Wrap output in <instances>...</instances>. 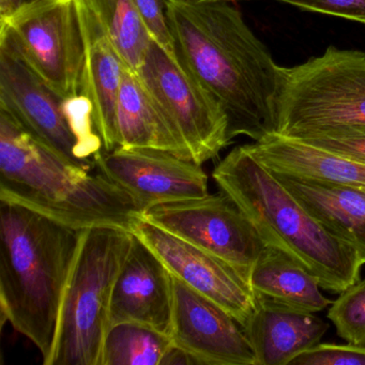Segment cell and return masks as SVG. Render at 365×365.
<instances>
[{
    "label": "cell",
    "instance_id": "9",
    "mask_svg": "<svg viewBox=\"0 0 365 365\" xmlns=\"http://www.w3.org/2000/svg\"><path fill=\"white\" fill-rule=\"evenodd\" d=\"M142 217L221 258L247 283L266 247L249 217L222 191L158 205L147 209Z\"/></svg>",
    "mask_w": 365,
    "mask_h": 365
},
{
    "label": "cell",
    "instance_id": "24",
    "mask_svg": "<svg viewBox=\"0 0 365 365\" xmlns=\"http://www.w3.org/2000/svg\"><path fill=\"white\" fill-rule=\"evenodd\" d=\"M294 138L365 163V131L363 130L313 132Z\"/></svg>",
    "mask_w": 365,
    "mask_h": 365
},
{
    "label": "cell",
    "instance_id": "5",
    "mask_svg": "<svg viewBox=\"0 0 365 365\" xmlns=\"http://www.w3.org/2000/svg\"><path fill=\"white\" fill-rule=\"evenodd\" d=\"M132 240L133 232L114 226L84 230L63 294L48 365H101L113 288Z\"/></svg>",
    "mask_w": 365,
    "mask_h": 365
},
{
    "label": "cell",
    "instance_id": "7",
    "mask_svg": "<svg viewBox=\"0 0 365 365\" xmlns=\"http://www.w3.org/2000/svg\"><path fill=\"white\" fill-rule=\"evenodd\" d=\"M0 19V40L57 96L81 95L84 46L76 0H26Z\"/></svg>",
    "mask_w": 365,
    "mask_h": 365
},
{
    "label": "cell",
    "instance_id": "26",
    "mask_svg": "<svg viewBox=\"0 0 365 365\" xmlns=\"http://www.w3.org/2000/svg\"><path fill=\"white\" fill-rule=\"evenodd\" d=\"M133 3L151 40L170 54L177 55L166 14L165 0H133Z\"/></svg>",
    "mask_w": 365,
    "mask_h": 365
},
{
    "label": "cell",
    "instance_id": "17",
    "mask_svg": "<svg viewBox=\"0 0 365 365\" xmlns=\"http://www.w3.org/2000/svg\"><path fill=\"white\" fill-rule=\"evenodd\" d=\"M245 146L275 174L356 187L365 185V163L297 138L275 133Z\"/></svg>",
    "mask_w": 365,
    "mask_h": 365
},
{
    "label": "cell",
    "instance_id": "30",
    "mask_svg": "<svg viewBox=\"0 0 365 365\" xmlns=\"http://www.w3.org/2000/svg\"><path fill=\"white\" fill-rule=\"evenodd\" d=\"M358 189L362 190V191L365 192V185H363V187H359Z\"/></svg>",
    "mask_w": 365,
    "mask_h": 365
},
{
    "label": "cell",
    "instance_id": "8",
    "mask_svg": "<svg viewBox=\"0 0 365 365\" xmlns=\"http://www.w3.org/2000/svg\"><path fill=\"white\" fill-rule=\"evenodd\" d=\"M135 73L182 136L194 162L202 165L232 143L223 108L178 55L170 54L151 40Z\"/></svg>",
    "mask_w": 365,
    "mask_h": 365
},
{
    "label": "cell",
    "instance_id": "2",
    "mask_svg": "<svg viewBox=\"0 0 365 365\" xmlns=\"http://www.w3.org/2000/svg\"><path fill=\"white\" fill-rule=\"evenodd\" d=\"M85 230L0 200L1 322L26 336L48 365L66 286Z\"/></svg>",
    "mask_w": 365,
    "mask_h": 365
},
{
    "label": "cell",
    "instance_id": "19",
    "mask_svg": "<svg viewBox=\"0 0 365 365\" xmlns=\"http://www.w3.org/2000/svg\"><path fill=\"white\" fill-rule=\"evenodd\" d=\"M273 174L318 223L354 245L365 260L364 191L351 185Z\"/></svg>",
    "mask_w": 365,
    "mask_h": 365
},
{
    "label": "cell",
    "instance_id": "10",
    "mask_svg": "<svg viewBox=\"0 0 365 365\" xmlns=\"http://www.w3.org/2000/svg\"><path fill=\"white\" fill-rule=\"evenodd\" d=\"M95 170L128 192L142 209L208 195V175L202 165L159 149L101 150Z\"/></svg>",
    "mask_w": 365,
    "mask_h": 365
},
{
    "label": "cell",
    "instance_id": "21",
    "mask_svg": "<svg viewBox=\"0 0 365 365\" xmlns=\"http://www.w3.org/2000/svg\"><path fill=\"white\" fill-rule=\"evenodd\" d=\"M172 344L168 335L149 327L115 324L106 334L101 365H160Z\"/></svg>",
    "mask_w": 365,
    "mask_h": 365
},
{
    "label": "cell",
    "instance_id": "16",
    "mask_svg": "<svg viewBox=\"0 0 365 365\" xmlns=\"http://www.w3.org/2000/svg\"><path fill=\"white\" fill-rule=\"evenodd\" d=\"M256 309L243 330L256 365H290L297 356L320 343L328 322L315 315L255 297Z\"/></svg>",
    "mask_w": 365,
    "mask_h": 365
},
{
    "label": "cell",
    "instance_id": "13",
    "mask_svg": "<svg viewBox=\"0 0 365 365\" xmlns=\"http://www.w3.org/2000/svg\"><path fill=\"white\" fill-rule=\"evenodd\" d=\"M170 339L200 365H256L245 330L223 307L174 277Z\"/></svg>",
    "mask_w": 365,
    "mask_h": 365
},
{
    "label": "cell",
    "instance_id": "6",
    "mask_svg": "<svg viewBox=\"0 0 365 365\" xmlns=\"http://www.w3.org/2000/svg\"><path fill=\"white\" fill-rule=\"evenodd\" d=\"M332 130L365 131V53L330 46L285 68L277 134L296 138Z\"/></svg>",
    "mask_w": 365,
    "mask_h": 365
},
{
    "label": "cell",
    "instance_id": "27",
    "mask_svg": "<svg viewBox=\"0 0 365 365\" xmlns=\"http://www.w3.org/2000/svg\"><path fill=\"white\" fill-rule=\"evenodd\" d=\"M307 11L339 16L365 24V0H277Z\"/></svg>",
    "mask_w": 365,
    "mask_h": 365
},
{
    "label": "cell",
    "instance_id": "29",
    "mask_svg": "<svg viewBox=\"0 0 365 365\" xmlns=\"http://www.w3.org/2000/svg\"><path fill=\"white\" fill-rule=\"evenodd\" d=\"M25 1L26 0H0V18L9 16Z\"/></svg>",
    "mask_w": 365,
    "mask_h": 365
},
{
    "label": "cell",
    "instance_id": "14",
    "mask_svg": "<svg viewBox=\"0 0 365 365\" xmlns=\"http://www.w3.org/2000/svg\"><path fill=\"white\" fill-rule=\"evenodd\" d=\"M174 277L161 259L133 234L129 253L113 288L110 328L133 322L170 337Z\"/></svg>",
    "mask_w": 365,
    "mask_h": 365
},
{
    "label": "cell",
    "instance_id": "11",
    "mask_svg": "<svg viewBox=\"0 0 365 365\" xmlns=\"http://www.w3.org/2000/svg\"><path fill=\"white\" fill-rule=\"evenodd\" d=\"M132 232L168 267L174 277L212 300L245 327L256 309L247 281L221 258L140 217Z\"/></svg>",
    "mask_w": 365,
    "mask_h": 365
},
{
    "label": "cell",
    "instance_id": "1",
    "mask_svg": "<svg viewBox=\"0 0 365 365\" xmlns=\"http://www.w3.org/2000/svg\"><path fill=\"white\" fill-rule=\"evenodd\" d=\"M165 6L177 55L223 108L230 142L277 133L285 68L241 12L228 0H165Z\"/></svg>",
    "mask_w": 365,
    "mask_h": 365
},
{
    "label": "cell",
    "instance_id": "23",
    "mask_svg": "<svg viewBox=\"0 0 365 365\" xmlns=\"http://www.w3.org/2000/svg\"><path fill=\"white\" fill-rule=\"evenodd\" d=\"M328 318L347 343L365 345V279L339 292L331 303Z\"/></svg>",
    "mask_w": 365,
    "mask_h": 365
},
{
    "label": "cell",
    "instance_id": "15",
    "mask_svg": "<svg viewBox=\"0 0 365 365\" xmlns=\"http://www.w3.org/2000/svg\"><path fill=\"white\" fill-rule=\"evenodd\" d=\"M84 61L82 91L93 106L96 130L106 153L118 148L116 110L123 72L127 66L104 29L93 0H76Z\"/></svg>",
    "mask_w": 365,
    "mask_h": 365
},
{
    "label": "cell",
    "instance_id": "12",
    "mask_svg": "<svg viewBox=\"0 0 365 365\" xmlns=\"http://www.w3.org/2000/svg\"><path fill=\"white\" fill-rule=\"evenodd\" d=\"M57 96L5 40H0V110L63 159L82 166L78 140Z\"/></svg>",
    "mask_w": 365,
    "mask_h": 365
},
{
    "label": "cell",
    "instance_id": "31",
    "mask_svg": "<svg viewBox=\"0 0 365 365\" xmlns=\"http://www.w3.org/2000/svg\"><path fill=\"white\" fill-rule=\"evenodd\" d=\"M228 1H230V0H228Z\"/></svg>",
    "mask_w": 365,
    "mask_h": 365
},
{
    "label": "cell",
    "instance_id": "4",
    "mask_svg": "<svg viewBox=\"0 0 365 365\" xmlns=\"http://www.w3.org/2000/svg\"><path fill=\"white\" fill-rule=\"evenodd\" d=\"M212 177L220 191L249 217L264 245L292 256L324 290L339 294L360 279L365 264L360 252L318 223L245 146L232 149Z\"/></svg>",
    "mask_w": 365,
    "mask_h": 365
},
{
    "label": "cell",
    "instance_id": "20",
    "mask_svg": "<svg viewBox=\"0 0 365 365\" xmlns=\"http://www.w3.org/2000/svg\"><path fill=\"white\" fill-rule=\"evenodd\" d=\"M250 286L255 297L307 313H317L332 301L320 292L319 282L292 256L266 245L252 269Z\"/></svg>",
    "mask_w": 365,
    "mask_h": 365
},
{
    "label": "cell",
    "instance_id": "25",
    "mask_svg": "<svg viewBox=\"0 0 365 365\" xmlns=\"http://www.w3.org/2000/svg\"><path fill=\"white\" fill-rule=\"evenodd\" d=\"M290 365H365V345L319 343L301 352Z\"/></svg>",
    "mask_w": 365,
    "mask_h": 365
},
{
    "label": "cell",
    "instance_id": "18",
    "mask_svg": "<svg viewBox=\"0 0 365 365\" xmlns=\"http://www.w3.org/2000/svg\"><path fill=\"white\" fill-rule=\"evenodd\" d=\"M118 148L159 149L192 160L185 140L170 123L133 70L125 68L116 110Z\"/></svg>",
    "mask_w": 365,
    "mask_h": 365
},
{
    "label": "cell",
    "instance_id": "3",
    "mask_svg": "<svg viewBox=\"0 0 365 365\" xmlns=\"http://www.w3.org/2000/svg\"><path fill=\"white\" fill-rule=\"evenodd\" d=\"M0 200L78 230L114 226L131 232L143 215L123 187L59 157L1 110Z\"/></svg>",
    "mask_w": 365,
    "mask_h": 365
},
{
    "label": "cell",
    "instance_id": "22",
    "mask_svg": "<svg viewBox=\"0 0 365 365\" xmlns=\"http://www.w3.org/2000/svg\"><path fill=\"white\" fill-rule=\"evenodd\" d=\"M115 50L136 71L146 56L151 38L133 0H93Z\"/></svg>",
    "mask_w": 365,
    "mask_h": 365
},
{
    "label": "cell",
    "instance_id": "28",
    "mask_svg": "<svg viewBox=\"0 0 365 365\" xmlns=\"http://www.w3.org/2000/svg\"><path fill=\"white\" fill-rule=\"evenodd\" d=\"M160 365H200L197 361L191 354H187L185 350L177 347L176 345L172 344L168 348L166 354L162 359Z\"/></svg>",
    "mask_w": 365,
    "mask_h": 365
}]
</instances>
